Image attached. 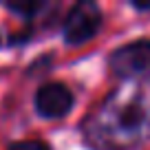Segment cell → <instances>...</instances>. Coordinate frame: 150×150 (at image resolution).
Returning <instances> with one entry per match:
<instances>
[{"instance_id":"1","label":"cell","mask_w":150,"mask_h":150,"mask_svg":"<svg viewBox=\"0 0 150 150\" xmlns=\"http://www.w3.org/2000/svg\"><path fill=\"white\" fill-rule=\"evenodd\" d=\"M110 69L122 77H150V42L139 40L117 49L110 57Z\"/></svg>"},{"instance_id":"2","label":"cell","mask_w":150,"mask_h":150,"mask_svg":"<svg viewBox=\"0 0 150 150\" xmlns=\"http://www.w3.org/2000/svg\"><path fill=\"white\" fill-rule=\"evenodd\" d=\"M102 24V13H99L95 2H77L71 9L69 18L64 22V38L71 44H82L97 33Z\"/></svg>"},{"instance_id":"3","label":"cell","mask_w":150,"mask_h":150,"mask_svg":"<svg viewBox=\"0 0 150 150\" xmlns=\"http://www.w3.org/2000/svg\"><path fill=\"white\" fill-rule=\"evenodd\" d=\"M73 106V95L64 84H44L35 95V108L44 117H62Z\"/></svg>"},{"instance_id":"4","label":"cell","mask_w":150,"mask_h":150,"mask_svg":"<svg viewBox=\"0 0 150 150\" xmlns=\"http://www.w3.org/2000/svg\"><path fill=\"white\" fill-rule=\"evenodd\" d=\"M7 7H9L11 11H16V13H22V16H31L35 13L40 7H42V2H7Z\"/></svg>"},{"instance_id":"5","label":"cell","mask_w":150,"mask_h":150,"mask_svg":"<svg viewBox=\"0 0 150 150\" xmlns=\"http://www.w3.org/2000/svg\"><path fill=\"white\" fill-rule=\"evenodd\" d=\"M9 150H51L44 141H38V139H29V141H18L13 144Z\"/></svg>"}]
</instances>
